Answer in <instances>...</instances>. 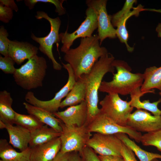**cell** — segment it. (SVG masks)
Segmentation results:
<instances>
[{
    "label": "cell",
    "instance_id": "obj_40",
    "mask_svg": "<svg viewBox=\"0 0 161 161\" xmlns=\"http://www.w3.org/2000/svg\"><path fill=\"white\" fill-rule=\"evenodd\" d=\"M155 30L157 33L158 37L161 38V23H158L156 27Z\"/></svg>",
    "mask_w": 161,
    "mask_h": 161
},
{
    "label": "cell",
    "instance_id": "obj_36",
    "mask_svg": "<svg viewBox=\"0 0 161 161\" xmlns=\"http://www.w3.org/2000/svg\"><path fill=\"white\" fill-rule=\"evenodd\" d=\"M0 3L2 5L9 7L13 11L17 12L18 8L14 0H0Z\"/></svg>",
    "mask_w": 161,
    "mask_h": 161
},
{
    "label": "cell",
    "instance_id": "obj_6",
    "mask_svg": "<svg viewBox=\"0 0 161 161\" xmlns=\"http://www.w3.org/2000/svg\"><path fill=\"white\" fill-rule=\"evenodd\" d=\"M62 131L60 137L61 142L60 151L62 153L77 152L80 153L92 137L87 125L81 127L68 126L61 120Z\"/></svg>",
    "mask_w": 161,
    "mask_h": 161
},
{
    "label": "cell",
    "instance_id": "obj_18",
    "mask_svg": "<svg viewBox=\"0 0 161 161\" xmlns=\"http://www.w3.org/2000/svg\"><path fill=\"white\" fill-rule=\"evenodd\" d=\"M144 11H149L161 13V9L144 8V6L140 4L136 7H134L132 10L126 14L117 23L115 27H117V37L121 43L125 44L127 50L129 52H132L134 50V47L130 46L127 42L129 36L126 27L127 21L130 18L133 16L138 17L140 13Z\"/></svg>",
    "mask_w": 161,
    "mask_h": 161
},
{
    "label": "cell",
    "instance_id": "obj_30",
    "mask_svg": "<svg viewBox=\"0 0 161 161\" xmlns=\"http://www.w3.org/2000/svg\"><path fill=\"white\" fill-rule=\"evenodd\" d=\"M136 0H126L121 10L116 13L111 15V21L114 27H116L117 23L127 13L134 8V3L137 2Z\"/></svg>",
    "mask_w": 161,
    "mask_h": 161
},
{
    "label": "cell",
    "instance_id": "obj_19",
    "mask_svg": "<svg viewBox=\"0 0 161 161\" xmlns=\"http://www.w3.org/2000/svg\"><path fill=\"white\" fill-rule=\"evenodd\" d=\"M23 104L29 114L34 116L43 124L49 126L56 131L62 132V129L60 124L61 120L53 114L28 103L24 102Z\"/></svg>",
    "mask_w": 161,
    "mask_h": 161
},
{
    "label": "cell",
    "instance_id": "obj_1",
    "mask_svg": "<svg viewBox=\"0 0 161 161\" xmlns=\"http://www.w3.org/2000/svg\"><path fill=\"white\" fill-rule=\"evenodd\" d=\"M97 35L81 38L79 45L65 52L64 59L70 65L76 81L89 73L99 59L108 53L107 49L100 46Z\"/></svg>",
    "mask_w": 161,
    "mask_h": 161
},
{
    "label": "cell",
    "instance_id": "obj_28",
    "mask_svg": "<svg viewBox=\"0 0 161 161\" xmlns=\"http://www.w3.org/2000/svg\"><path fill=\"white\" fill-rule=\"evenodd\" d=\"M140 142L144 146H152L161 152V130L145 133L142 135Z\"/></svg>",
    "mask_w": 161,
    "mask_h": 161
},
{
    "label": "cell",
    "instance_id": "obj_13",
    "mask_svg": "<svg viewBox=\"0 0 161 161\" xmlns=\"http://www.w3.org/2000/svg\"><path fill=\"white\" fill-rule=\"evenodd\" d=\"M126 126L140 132L161 130V116L152 115L146 110L137 109L130 114Z\"/></svg>",
    "mask_w": 161,
    "mask_h": 161
},
{
    "label": "cell",
    "instance_id": "obj_10",
    "mask_svg": "<svg viewBox=\"0 0 161 161\" xmlns=\"http://www.w3.org/2000/svg\"><path fill=\"white\" fill-rule=\"evenodd\" d=\"M86 17L78 28L71 33L67 30L59 33V37L62 46L61 50L64 53L70 49L74 41L77 38L92 36L94 31L97 28V18L93 10L88 7L86 11Z\"/></svg>",
    "mask_w": 161,
    "mask_h": 161
},
{
    "label": "cell",
    "instance_id": "obj_14",
    "mask_svg": "<svg viewBox=\"0 0 161 161\" xmlns=\"http://www.w3.org/2000/svg\"><path fill=\"white\" fill-rule=\"evenodd\" d=\"M53 114L68 126L81 127L87 125V107L86 100Z\"/></svg>",
    "mask_w": 161,
    "mask_h": 161
},
{
    "label": "cell",
    "instance_id": "obj_16",
    "mask_svg": "<svg viewBox=\"0 0 161 161\" xmlns=\"http://www.w3.org/2000/svg\"><path fill=\"white\" fill-rule=\"evenodd\" d=\"M61 142L60 137L31 148V161H50L60 151Z\"/></svg>",
    "mask_w": 161,
    "mask_h": 161
},
{
    "label": "cell",
    "instance_id": "obj_25",
    "mask_svg": "<svg viewBox=\"0 0 161 161\" xmlns=\"http://www.w3.org/2000/svg\"><path fill=\"white\" fill-rule=\"evenodd\" d=\"M143 74L144 81L140 87L141 91H148L154 89L161 91V66L148 67Z\"/></svg>",
    "mask_w": 161,
    "mask_h": 161
},
{
    "label": "cell",
    "instance_id": "obj_2",
    "mask_svg": "<svg viewBox=\"0 0 161 161\" xmlns=\"http://www.w3.org/2000/svg\"><path fill=\"white\" fill-rule=\"evenodd\" d=\"M114 60L112 55L108 52L99 59L89 73L83 75L86 88L87 125L100 112L98 106V92L105 75L108 72L114 74L115 68L112 63Z\"/></svg>",
    "mask_w": 161,
    "mask_h": 161
},
{
    "label": "cell",
    "instance_id": "obj_42",
    "mask_svg": "<svg viewBox=\"0 0 161 161\" xmlns=\"http://www.w3.org/2000/svg\"><path fill=\"white\" fill-rule=\"evenodd\" d=\"M151 161H159V160H158V159H154L153 160Z\"/></svg>",
    "mask_w": 161,
    "mask_h": 161
},
{
    "label": "cell",
    "instance_id": "obj_41",
    "mask_svg": "<svg viewBox=\"0 0 161 161\" xmlns=\"http://www.w3.org/2000/svg\"><path fill=\"white\" fill-rule=\"evenodd\" d=\"M5 123L0 120V129H2L5 128Z\"/></svg>",
    "mask_w": 161,
    "mask_h": 161
},
{
    "label": "cell",
    "instance_id": "obj_27",
    "mask_svg": "<svg viewBox=\"0 0 161 161\" xmlns=\"http://www.w3.org/2000/svg\"><path fill=\"white\" fill-rule=\"evenodd\" d=\"M29 130L30 132L44 125L34 116L15 113V123Z\"/></svg>",
    "mask_w": 161,
    "mask_h": 161
},
{
    "label": "cell",
    "instance_id": "obj_20",
    "mask_svg": "<svg viewBox=\"0 0 161 161\" xmlns=\"http://www.w3.org/2000/svg\"><path fill=\"white\" fill-rule=\"evenodd\" d=\"M155 91L154 89L150 91L143 92L139 88L130 94L131 100L130 101L131 106L137 109H144L151 112L154 115L159 116H161V110L158 107L159 103H161V98L158 100L152 103H151L149 100H144L141 101L140 100V97L144 94L150 93H154Z\"/></svg>",
    "mask_w": 161,
    "mask_h": 161
},
{
    "label": "cell",
    "instance_id": "obj_4",
    "mask_svg": "<svg viewBox=\"0 0 161 161\" xmlns=\"http://www.w3.org/2000/svg\"><path fill=\"white\" fill-rule=\"evenodd\" d=\"M47 68L45 59L36 55L16 69L13 75L14 81L18 86L26 90L42 87Z\"/></svg>",
    "mask_w": 161,
    "mask_h": 161
},
{
    "label": "cell",
    "instance_id": "obj_8",
    "mask_svg": "<svg viewBox=\"0 0 161 161\" xmlns=\"http://www.w3.org/2000/svg\"><path fill=\"white\" fill-rule=\"evenodd\" d=\"M62 64L68 74V80L65 85L55 93L52 99L48 100H40L35 97L33 92H28L25 97L26 101L28 103L44 109L53 114L58 112L62 100L66 96L76 81L73 72L69 64L63 63Z\"/></svg>",
    "mask_w": 161,
    "mask_h": 161
},
{
    "label": "cell",
    "instance_id": "obj_23",
    "mask_svg": "<svg viewBox=\"0 0 161 161\" xmlns=\"http://www.w3.org/2000/svg\"><path fill=\"white\" fill-rule=\"evenodd\" d=\"M31 137L29 147L31 148L47 143L60 137L61 133L46 125L30 132Z\"/></svg>",
    "mask_w": 161,
    "mask_h": 161
},
{
    "label": "cell",
    "instance_id": "obj_37",
    "mask_svg": "<svg viewBox=\"0 0 161 161\" xmlns=\"http://www.w3.org/2000/svg\"><path fill=\"white\" fill-rule=\"evenodd\" d=\"M101 161H124L122 157L114 156H104L98 155Z\"/></svg>",
    "mask_w": 161,
    "mask_h": 161
},
{
    "label": "cell",
    "instance_id": "obj_3",
    "mask_svg": "<svg viewBox=\"0 0 161 161\" xmlns=\"http://www.w3.org/2000/svg\"><path fill=\"white\" fill-rule=\"evenodd\" d=\"M113 65L117 72L113 74L112 80L102 81L99 91L109 94L122 95L129 94L137 89L140 88L144 81L143 74L133 73L130 66L125 61L114 60Z\"/></svg>",
    "mask_w": 161,
    "mask_h": 161
},
{
    "label": "cell",
    "instance_id": "obj_34",
    "mask_svg": "<svg viewBox=\"0 0 161 161\" xmlns=\"http://www.w3.org/2000/svg\"><path fill=\"white\" fill-rule=\"evenodd\" d=\"M13 10L0 4V20L4 23H8L13 16Z\"/></svg>",
    "mask_w": 161,
    "mask_h": 161
},
{
    "label": "cell",
    "instance_id": "obj_31",
    "mask_svg": "<svg viewBox=\"0 0 161 161\" xmlns=\"http://www.w3.org/2000/svg\"><path fill=\"white\" fill-rule=\"evenodd\" d=\"M9 35L7 30L3 25L0 27V53L4 57L8 56L9 47Z\"/></svg>",
    "mask_w": 161,
    "mask_h": 161
},
{
    "label": "cell",
    "instance_id": "obj_22",
    "mask_svg": "<svg viewBox=\"0 0 161 161\" xmlns=\"http://www.w3.org/2000/svg\"><path fill=\"white\" fill-rule=\"evenodd\" d=\"M31 149L29 147L26 150L17 151L5 139L0 140V161H31Z\"/></svg>",
    "mask_w": 161,
    "mask_h": 161
},
{
    "label": "cell",
    "instance_id": "obj_17",
    "mask_svg": "<svg viewBox=\"0 0 161 161\" xmlns=\"http://www.w3.org/2000/svg\"><path fill=\"white\" fill-rule=\"evenodd\" d=\"M9 137V143L14 148L22 151L27 149L29 146L31 133L28 130L18 125L5 123V128Z\"/></svg>",
    "mask_w": 161,
    "mask_h": 161
},
{
    "label": "cell",
    "instance_id": "obj_9",
    "mask_svg": "<svg viewBox=\"0 0 161 161\" xmlns=\"http://www.w3.org/2000/svg\"><path fill=\"white\" fill-rule=\"evenodd\" d=\"M89 131L106 134H115L124 133L130 138L140 143L142 135L131 128L127 126H122L117 124L106 115L100 112L87 125Z\"/></svg>",
    "mask_w": 161,
    "mask_h": 161
},
{
    "label": "cell",
    "instance_id": "obj_12",
    "mask_svg": "<svg viewBox=\"0 0 161 161\" xmlns=\"http://www.w3.org/2000/svg\"><path fill=\"white\" fill-rule=\"evenodd\" d=\"M122 143L114 134L95 133L89 140L86 145L100 155L122 157L120 150Z\"/></svg>",
    "mask_w": 161,
    "mask_h": 161
},
{
    "label": "cell",
    "instance_id": "obj_29",
    "mask_svg": "<svg viewBox=\"0 0 161 161\" xmlns=\"http://www.w3.org/2000/svg\"><path fill=\"white\" fill-rule=\"evenodd\" d=\"M64 0H25L24 2L30 10L33 8L38 2L49 3L54 4L55 7V12L59 16L64 15L66 13L65 8L62 5Z\"/></svg>",
    "mask_w": 161,
    "mask_h": 161
},
{
    "label": "cell",
    "instance_id": "obj_35",
    "mask_svg": "<svg viewBox=\"0 0 161 161\" xmlns=\"http://www.w3.org/2000/svg\"><path fill=\"white\" fill-rule=\"evenodd\" d=\"M120 154L124 161H137L133 151L123 143Z\"/></svg>",
    "mask_w": 161,
    "mask_h": 161
},
{
    "label": "cell",
    "instance_id": "obj_39",
    "mask_svg": "<svg viewBox=\"0 0 161 161\" xmlns=\"http://www.w3.org/2000/svg\"><path fill=\"white\" fill-rule=\"evenodd\" d=\"M68 161H83L79 153L77 152L70 153Z\"/></svg>",
    "mask_w": 161,
    "mask_h": 161
},
{
    "label": "cell",
    "instance_id": "obj_26",
    "mask_svg": "<svg viewBox=\"0 0 161 161\" xmlns=\"http://www.w3.org/2000/svg\"><path fill=\"white\" fill-rule=\"evenodd\" d=\"M114 135L133 151L140 161H151L155 159H161V154L149 152L142 149L126 134L119 133Z\"/></svg>",
    "mask_w": 161,
    "mask_h": 161
},
{
    "label": "cell",
    "instance_id": "obj_32",
    "mask_svg": "<svg viewBox=\"0 0 161 161\" xmlns=\"http://www.w3.org/2000/svg\"><path fill=\"white\" fill-rule=\"evenodd\" d=\"M15 63L14 61L9 56H0V69L5 74H14L16 69L14 66Z\"/></svg>",
    "mask_w": 161,
    "mask_h": 161
},
{
    "label": "cell",
    "instance_id": "obj_11",
    "mask_svg": "<svg viewBox=\"0 0 161 161\" xmlns=\"http://www.w3.org/2000/svg\"><path fill=\"white\" fill-rule=\"evenodd\" d=\"M107 0H87L88 7L92 9L97 18L98 35L101 45L106 38H116V30L112 24L110 15L108 14L106 8Z\"/></svg>",
    "mask_w": 161,
    "mask_h": 161
},
{
    "label": "cell",
    "instance_id": "obj_7",
    "mask_svg": "<svg viewBox=\"0 0 161 161\" xmlns=\"http://www.w3.org/2000/svg\"><path fill=\"white\" fill-rule=\"evenodd\" d=\"M100 111L118 125L126 126L134 108L117 94H109L100 102Z\"/></svg>",
    "mask_w": 161,
    "mask_h": 161
},
{
    "label": "cell",
    "instance_id": "obj_38",
    "mask_svg": "<svg viewBox=\"0 0 161 161\" xmlns=\"http://www.w3.org/2000/svg\"><path fill=\"white\" fill-rule=\"evenodd\" d=\"M70 153H62L60 151L55 157L50 161H68Z\"/></svg>",
    "mask_w": 161,
    "mask_h": 161
},
{
    "label": "cell",
    "instance_id": "obj_33",
    "mask_svg": "<svg viewBox=\"0 0 161 161\" xmlns=\"http://www.w3.org/2000/svg\"><path fill=\"white\" fill-rule=\"evenodd\" d=\"M79 154L83 161H101L94 150L86 145Z\"/></svg>",
    "mask_w": 161,
    "mask_h": 161
},
{
    "label": "cell",
    "instance_id": "obj_24",
    "mask_svg": "<svg viewBox=\"0 0 161 161\" xmlns=\"http://www.w3.org/2000/svg\"><path fill=\"white\" fill-rule=\"evenodd\" d=\"M13 100L10 93L4 90L0 92V120L5 123H15V112L12 106Z\"/></svg>",
    "mask_w": 161,
    "mask_h": 161
},
{
    "label": "cell",
    "instance_id": "obj_21",
    "mask_svg": "<svg viewBox=\"0 0 161 161\" xmlns=\"http://www.w3.org/2000/svg\"><path fill=\"white\" fill-rule=\"evenodd\" d=\"M86 88L83 75L76 80L65 98L62 101L60 108L77 105L85 100Z\"/></svg>",
    "mask_w": 161,
    "mask_h": 161
},
{
    "label": "cell",
    "instance_id": "obj_15",
    "mask_svg": "<svg viewBox=\"0 0 161 161\" xmlns=\"http://www.w3.org/2000/svg\"><path fill=\"white\" fill-rule=\"evenodd\" d=\"M38 49L36 46L28 42L9 39L8 56L18 65L37 55Z\"/></svg>",
    "mask_w": 161,
    "mask_h": 161
},
{
    "label": "cell",
    "instance_id": "obj_5",
    "mask_svg": "<svg viewBox=\"0 0 161 161\" xmlns=\"http://www.w3.org/2000/svg\"><path fill=\"white\" fill-rule=\"evenodd\" d=\"M35 17L38 19L42 18L47 20L50 25V30L49 34L46 36L38 37L32 33L31 38L39 44L38 49L46 55L51 61L53 69L57 71L62 69L61 65L57 62L53 54L52 49L54 44H58L61 42L59 31L61 24V19L59 17L52 18L43 11H38Z\"/></svg>",
    "mask_w": 161,
    "mask_h": 161
},
{
    "label": "cell",
    "instance_id": "obj_43",
    "mask_svg": "<svg viewBox=\"0 0 161 161\" xmlns=\"http://www.w3.org/2000/svg\"><path fill=\"white\" fill-rule=\"evenodd\" d=\"M159 94V95L161 96V91H160Z\"/></svg>",
    "mask_w": 161,
    "mask_h": 161
}]
</instances>
